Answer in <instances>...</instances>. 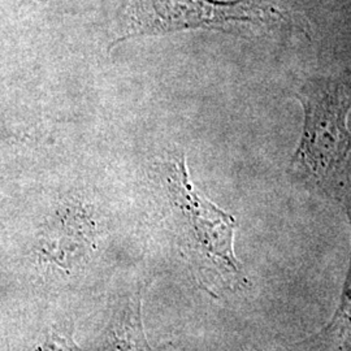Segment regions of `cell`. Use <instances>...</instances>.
<instances>
[{
    "label": "cell",
    "mask_w": 351,
    "mask_h": 351,
    "mask_svg": "<svg viewBox=\"0 0 351 351\" xmlns=\"http://www.w3.org/2000/svg\"><path fill=\"white\" fill-rule=\"evenodd\" d=\"M304 128L290 172L302 184L351 207V88L341 80L307 82L300 93Z\"/></svg>",
    "instance_id": "6da1fadb"
},
{
    "label": "cell",
    "mask_w": 351,
    "mask_h": 351,
    "mask_svg": "<svg viewBox=\"0 0 351 351\" xmlns=\"http://www.w3.org/2000/svg\"><path fill=\"white\" fill-rule=\"evenodd\" d=\"M160 169L204 284L216 289L246 288L249 282L233 250L236 219L195 189L185 155L165 160Z\"/></svg>",
    "instance_id": "7a4b0ae2"
},
{
    "label": "cell",
    "mask_w": 351,
    "mask_h": 351,
    "mask_svg": "<svg viewBox=\"0 0 351 351\" xmlns=\"http://www.w3.org/2000/svg\"><path fill=\"white\" fill-rule=\"evenodd\" d=\"M285 14L267 0H128L123 33L113 45L146 34L236 24L277 26Z\"/></svg>",
    "instance_id": "3957f363"
},
{
    "label": "cell",
    "mask_w": 351,
    "mask_h": 351,
    "mask_svg": "<svg viewBox=\"0 0 351 351\" xmlns=\"http://www.w3.org/2000/svg\"><path fill=\"white\" fill-rule=\"evenodd\" d=\"M346 213L351 226V207ZM302 345L308 346L313 351H351V254L336 313L320 332L306 339Z\"/></svg>",
    "instance_id": "277c9868"
},
{
    "label": "cell",
    "mask_w": 351,
    "mask_h": 351,
    "mask_svg": "<svg viewBox=\"0 0 351 351\" xmlns=\"http://www.w3.org/2000/svg\"><path fill=\"white\" fill-rule=\"evenodd\" d=\"M38 351H75V346L72 339L60 335H55L42 349Z\"/></svg>",
    "instance_id": "5b68a950"
},
{
    "label": "cell",
    "mask_w": 351,
    "mask_h": 351,
    "mask_svg": "<svg viewBox=\"0 0 351 351\" xmlns=\"http://www.w3.org/2000/svg\"><path fill=\"white\" fill-rule=\"evenodd\" d=\"M245 351H288L282 346H275V348H261V346H250Z\"/></svg>",
    "instance_id": "8992f818"
}]
</instances>
